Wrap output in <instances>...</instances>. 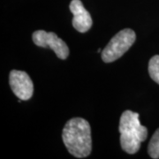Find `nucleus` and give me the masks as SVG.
<instances>
[{"mask_svg":"<svg viewBox=\"0 0 159 159\" xmlns=\"http://www.w3.org/2000/svg\"><path fill=\"white\" fill-rule=\"evenodd\" d=\"M63 142L68 152L77 158L89 157L92 150L91 127L81 118H74L66 122L62 131Z\"/></svg>","mask_w":159,"mask_h":159,"instance_id":"obj_1","label":"nucleus"},{"mask_svg":"<svg viewBox=\"0 0 159 159\" xmlns=\"http://www.w3.org/2000/svg\"><path fill=\"white\" fill-rule=\"evenodd\" d=\"M120 144L122 149L127 154H135L139 151L141 144L148 137V129L139 120V113L125 111L119 120Z\"/></svg>","mask_w":159,"mask_h":159,"instance_id":"obj_2","label":"nucleus"},{"mask_svg":"<svg viewBox=\"0 0 159 159\" xmlns=\"http://www.w3.org/2000/svg\"><path fill=\"white\" fill-rule=\"evenodd\" d=\"M136 34L131 29L120 30L110 40L108 44L102 50V59L103 62L111 63L119 59L134 43Z\"/></svg>","mask_w":159,"mask_h":159,"instance_id":"obj_3","label":"nucleus"},{"mask_svg":"<svg viewBox=\"0 0 159 159\" xmlns=\"http://www.w3.org/2000/svg\"><path fill=\"white\" fill-rule=\"evenodd\" d=\"M32 39L35 45L42 48H50L55 52L59 59H66L69 56V48L67 44L59 38L54 32H46L44 30L34 31Z\"/></svg>","mask_w":159,"mask_h":159,"instance_id":"obj_4","label":"nucleus"},{"mask_svg":"<svg viewBox=\"0 0 159 159\" xmlns=\"http://www.w3.org/2000/svg\"><path fill=\"white\" fill-rule=\"evenodd\" d=\"M9 84L12 92L19 99L27 101L34 94L33 81L26 72L11 70L9 74Z\"/></svg>","mask_w":159,"mask_h":159,"instance_id":"obj_5","label":"nucleus"},{"mask_svg":"<svg viewBox=\"0 0 159 159\" xmlns=\"http://www.w3.org/2000/svg\"><path fill=\"white\" fill-rule=\"evenodd\" d=\"M69 9L73 13V27L80 33H86L92 27L93 20L90 13L86 10L80 0H72Z\"/></svg>","mask_w":159,"mask_h":159,"instance_id":"obj_6","label":"nucleus"},{"mask_svg":"<svg viewBox=\"0 0 159 159\" xmlns=\"http://www.w3.org/2000/svg\"><path fill=\"white\" fill-rule=\"evenodd\" d=\"M148 153L153 159H159V128L155 132L148 146Z\"/></svg>","mask_w":159,"mask_h":159,"instance_id":"obj_7","label":"nucleus"},{"mask_svg":"<svg viewBox=\"0 0 159 159\" xmlns=\"http://www.w3.org/2000/svg\"><path fill=\"white\" fill-rule=\"evenodd\" d=\"M148 74L155 82L159 84V55H155L148 62Z\"/></svg>","mask_w":159,"mask_h":159,"instance_id":"obj_8","label":"nucleus"},{"mask_svg":"<svg viewBox=\"0 0 159 159\" xmlns=\"http://www.w3.org/2000/svg\"><path fill=\"white\" fill-rule=\"evenodd\" d=\"M101 49H98V50H97V52H101Z\"/></svg>","mask_w":159,"mask_h":159,"instance_id":"obj_9","label":"nucleus"}]
</instances>
